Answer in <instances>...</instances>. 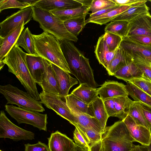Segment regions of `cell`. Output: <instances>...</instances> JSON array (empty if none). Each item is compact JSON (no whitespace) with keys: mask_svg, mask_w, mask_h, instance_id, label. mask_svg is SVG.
I'll return each mask as SVG.
<instances>
[{"mask_svg":"<svg viewBox=\"0 0 151 151\" xmlns=\"http://www.w3.org/2000/svg\"><path fill=\"white\" fill-rule=\"evenodd\" d=\"M27 53L15 44L3 60L9 72L14 74L27 92L35 99L40 100L36 83L32 77L26 60Z\"/></svg>","mask_w":151,"mask_h":151,"instance_id":"1","label":"cell"},{"mask_svg":"<svg viewBox=\"0 0 151 151\" xmlns=\"http://www.w3.org/2000/svg\"><path fill=\"white\" fill-rule=\"evenodd\" d=\"M33 36L36 51L39 56L71 73L58 40L55 37L45 32Z\"/></svg>","mask_w":151,"mask_h":151,"instance_id":"2","label":"cell"},{"mask_svg":"<svg viewBox=\"0 0 151 151\" xmlns=\"http://www.w3.org/2000/svg\"><path fill=\"white\" fill-rule=\"evenodd\" d=\"M101 141L104 151H130L135 146L133 144L135 141L122 120L106 127Z\"/></svg>","mask_w":151,"mask_h":151,"instance_id":"3","label":"cell"},{"mask_svg":"<svg viewBox=\"0 0 151 151\" xmlns=\"http://www.w3.org/2000/svg\"><path fill=\"white\" fill-rule=\"evenodd\" d=\"M32 7V18L39 23L40 27L44 32L52 34L58 40L77 41V37L67 30L64 22L49 12L34 6Z\"/></svg>","mask_w":151,"mask_h":151,"instance_id":"4","label":"cell"},{"mask_svg":"<svg viewBox=\"0 0 151 151\" xmlns=\"http://www.w3.org/2000/svg\"><path fill=\"white\" fill-rule=\"evenodd\" d=\"M0 92L6 100L7 104H15L18 107L39 112L45 111L40 101L35 99L27 92L10 84L1 85Z\"/></svg>","mask_w":151,"mask_h":151,"instance_id":"5","label":"cell"},{"mask_svg":"<svg viewBox=\"0 0 151 151\" xmlns=\"http://www.w3.org/2000/svg\"><path fill=\"white\" fill-rule=\"evenodd\" d=\"M5 110L19 124L25 123L47 131V116L46 114L32 111L13 105H6Z\"/></svg>","mask_w":151,"mask_h":151,"instance_id":"6","label":"cell"},{"mask_svg":"<svg viewBox=\"0 0 151 151\" xmlns=\"http://www.w3.org/2000/svg\"><path fill=\"white\" fill-rule=\"evenodd\" d=\"M33 132L23 129L12 122L3 110L0 114V138H9L16 141L35 139Z\"/></svg>","mask_w":151,"mask_h":151,"instance_id":"7","label":"cell"},{"mask_svg":"<svg viewBox=\"0 0 151 151\" xmlns=\"http://www.w3.org/2000/svg\"><path fill=\"white\" fill-rule=\"evenodd\" d=\"M40 96L41 103L45 106L75 125V119L66 101H63L59 95L47 93L42 91L40 94Z\"/></svg>","mask_w":151,"mask_h":151,"instance_id":"8","label":"cell"},{"mask_svg":"<svg viewBox=\"0 0 151 151\" xmlns=\"http://www.w3.org/2000/svg\"><path fill=\"white\" fill-rule=\"evenodd\" d=\"M32 14V7L29 6L7 17L0 23V37L4 38L10 34L22 22L27 24L31 20Z\"/></svg>","mask_w":151,"mask_h":151,"instance_id":"9","label":"cell"},{"mask_svg":"<svg viewBox=\"0 0 151 151\" xmlns=\"http://www.w3.org/2000/svg\"><path fill=\"white\" fill-rule=\"evenodd\" d=\"M120 46L133 59L142 60L151 64V47L138 44L126 37L122 38Z\"/></svg>","mask_w":151,"mask_h":151,"instance_id":"10","label":"cell"},{"mask_svg":"<svg viewBox=\"0 0 151 151\" xmlns=\"http://www.w3.org/2000/svg\"><path fill=\"white\" fill-rule=\"evenodd\" d=\"M135 35L151 36V15L149 11L139 15L129 22L126 37Z\"/></svg>","mask_w":151,"mask_h":151,"instance_id":"11","label":"cell"},{"mask_svg":"<svg viewBox=\"0 0 151 151\" xmlns=\"http://www.w3.org/2000/svg\"><path fill=\"white\" fill-rule=\"evenodd\" d=\"M122 121L136 142L145 146H149L151 144V134L150 129L137 124L129 115Z\"/></svg>","mask_w":151,"mask_h":151,"instance_id":"12","label":"cell"},{"mask_svg":"<svg viewBox=\"0 0 151 151\" xmlns=\"http://www.w3.org/2000/svg\"><path fill=\"white\" fill-rule=\"evenodd\" d=\"M97 91L102 100L128 95L126 85L113 81H106L97 89Z\"/></svg>","mask_w":151,"mask_h":151,"instance_id":"13","label":"cell"},{"mask_svg":"<svg viewBox=\"0 0 151 151\" xmlns=\"http://www.w3.org/2000/svg\"><path fill=\"white\" fill-rule=\"evenodd\" d=\"M82 6L76 0H38L33 6L50 12L75 9Z\"/></svg>","mask_w":151,"mask_h":151,"instance_id":"14","label":"cell"},{"mask_svg":"<svg viewBox=\"0 0 151 151\" xmlns=\"http://www.w3.org/2000/svg\"><path fill=\"white\" fill-rule=\"evenodd\" d=\"M55 75L59 90V96L64 99L68 95L69 91L74 85L78 83L77 79L71 77L69 73L51 63Z\"/></svg>","mask_w":151,"mask_h":151,"instance_id":"15","label":"cell"},{"mask_svg":"<svg viewBox=\"0 0 151 151\" xmlns=\"http://www.w3.org/2000/svg\"><path fill=\"white\" fill-rule=\"evenodd\" d=\"M44 62L45 69L42 76V82L40 86L44 92L59 95L58 81L51 63L45 59Z\"/></svg>","mask_w":151,"mask_h":151,"instance_id":"16","label":"cell"},{"mask_svg":"<svg viewBox=\"0 0 151 151\" xmlns=\"http://www.w3.org/2000/svg\"><path fill=\"white\" fill-rule=\"evenodd\" d=\"M50 151H71L76 146L73 140L58 131L48 138Z\"/></svg>","mask_w":151,"mask_h":151,"instance_id":"17","label":"cell"},{"mask_svg":"<svg viewBox=\"0 0 151 151\" xmlns=\"http://www.w3.org/2000/svg\"><path fill=\"white\" fill-rule=\"evenodd\" d=\"M26 60L32 77L36 83L40 85L42 82V76L45 69L44 59L37 54L27 53Z\"/></svg>","mask_w":151,"mask_h":151,"instance_id":"18","label":"cell"},{"mask_svg":"<svg viewBox=\"0 0 151 151\" xmlns=\"http://www.w3.org/2000/svg\"><path fill=\"white\" fill-rule=\"evenodd\" d=\"M22 22L10 34L4 38L0 37V61H2L16 44L19 35L24 29Z\"/></svg>","mask_w":151,"mask_h":151,"instance_id":"19","label":"cell"},{"mask_svg":"<svg viewBox=\"0 0 151 151\" xmlns=\"http://www.w3.org/2000/svg\"><path fill=\"white\" fill-rule=\"evenodd\" d=\"M115 51L111 52L109 51L104 39L103 35L99 37L95 46L94 52L99 63L106 70L112 60Z\"/></svg>","mask_w":151,"mask_h":151,"instance_id":"20","label":"cell"},{"mask_svg":"<svg viewBox=\"0 0 151 151\" xmlns=\"http://www.w3.org/2000/svg\"><path fill=\"white\" fill-rule=\"evenodd\" d=\"M133 60L132 58L120 46L116 50L114 58L106 69L109 76L114 73Z\"/></svg>","mask_w":151,"mask_h":151,"instance_id":"21","label":"cell"},{"mask_svg":"<svg viewBox=\"0 0 151 151\" xmlns=\"http://www.w3.org/2000/svg\"><path fill=\"white\" fill-rule=\"evenodd\" d=\"M69 109L75 119V123L103 134L104 131L102 128L95 117L78 111Z\"/></svg>","mask_w":151,"mask_h":151,"instance_id":"22","label":"cell"},{"mask_svg":"<svg viewBox=\"0 0 151 151\" xmlns=\"http://www.w3.org/2000/svg\"><path fill=\"white\" fill-rule=\"evenodd\" d=\"M70 94L89 105H91L99 96L97 89L89 86L86 83L80 84Z\"/></svg>","mask_w":151,"mask_h":151,"instance_id":"23","label":"cell"},{"mask_svg":"<svg viewBox=\"0 0 151 151\" xmlns=\"http://www.w3.org/2000/svg\"><path fill=\"white\" fill-rule=\"evenodd\" d=\"M114 76L126 82L143 78V74L133 60L117 71Z\"/></svg>","mask_w":151,"mask_h":151,"instance_id":"24","label":"cell"},{"mask_svg":"<svg viewBox=\"0 0 151 151\" xmlns=\"http://www.w3.org/2000/svg\"><path fill=\"white\" fill-rule=\"evenodd\" d=\"M65 99L69 109L95 117L91 105H88L70 94L66 96Z\"/></svg>","mask_w":151,"mask_h":151,"instance_id":"25","label":"cell"},{"mask_svg":"<svg viewBox=\"0 0 151 151\" xmlns=\"http://www.w3.org/2000/svg\"><path fill=\"white\" fill-rule=\"evenodd\" d=\"M15 44L23 48L28 54H37L35 49L33 34L28 27L23 30Z\"/></svg>","mask_w":151,"mask_h":151,"instance_id":"26","label":"cell"},{"mask_svg":"<svg viewBox=\"0 0 151 151\" xmlns=\"http://www.w3.org/2000/svg\"><path fill=\"white\" fill-rule=\"evenodd\" d=\"M50 12L64 22L71 19L86 16L88 11V9L82 6L75 9L55 10Z\"/></svg>","mask_w":151,"mask_h":151,"instance_id":"27","label":"cell"},{"mask_svg":"<svg viewBox=\"0 0 151 151\" xmlns=\"http://www.w3.org/2000/svg\"><path fill=\"white\" fill-rule=\"evenodd\" d=\"M128 96L124 95L114 98L116 117L121 120L124 119L128 115L129 107L133 101L129 98Z\"/></svg>","mask_w":151,"mask_h":151,"instance_id":"28","label":"cell"},{"mask_svg":"<svg viewBox=\"0 0 151 151\" xmlns=\"http://www.w3.org/2000/svg\"><path fill=\"white\" fill-rule=\"evenodd\" d=\"M126 87L130 96L134 101H139L151 107V96L130 82H127Z\"/></svg>","mask_w":151,"mask_h":151,"instance_id":"29","label":"cell"},{"mask_svg":"<svg viewBox=\"0 0 151 151\" xmlns=\"http://www.w3.org/2000/svg\"><path fill=\"white\" fill-rule=\"evenodd\" d=\"M94 117L99 121L104 131L109 117L103 100L99 96L91 104Z\"/></svg>","mask_w":151,"mask_h":151,"instance_id":"30","label":"cell"},{"mask_svg":"<svg viewBox=\"0 0 151 151\" xmlns=\"http://www.w3.org/2000/svg\"><path fill=\"white\" fill-rule=\"evenodd\" d=\"M131 6H119L116 9L98 17L86 20V24L89 23H93L100 25L106 24L111 21L117 16L120 14L128 9Z\"/></svg>","mask_w":151,"mask_h":151,"instance_id":"31","label":"cell"},{"mask_svg":"<svg viewBox=\"0 0 151 151\" xmlns=\"http://www.w3.org/2000/svg\"><path fill=\"white\" fill-rule=\"evenodd\" d=\"M149 10V8L146 3L137 6H131L117 16L112 21L125 20L129 22L139 15L148 12Z\"/></svg>","mask_w":151,"mask_h":151,"instance_id":"32","label":"cell"},{"mask_svg":"<svg viewBox=\"0 0 151 151\" xmlns=\"http://www.w3.org/2000/svg\"><path fill=\"white\" fill-rule=\"evenodd\" d=\"M128 115L132 117L137 124L144 126L149 129L151 127L145 117L139 101H132Z\"/></svg>","mask_w":151,"mask_h":151,"instance_id":"33","label":"cell"},{"mask_svg":"<svg viewBox=\"0 0 151 151\" xmlns=\"http://www.w3.org/2000/svg\"><path fill=\"white\" fill-rule=\"evenodd\" d=\"M129 23V22L125 20L111 21L105 27V32L117 35L123 38L127 36Z\"/></svg>","mask_w":151,"mask_h":151,"instance_id":"34","label":"cell"},{"mask_svg":"<svg viewBox=\"0 0 151 151\" xmlns=\"http://www.w3.org/2000/svg\"><path fill=\"white\" fill-rule=\"evenodd\" d=\"M74 126L78 129L90 148L101 140L102 134L77 124L75 123Z\"/></svg>","mask_w":151,"mask_h":151,"instance_id":"35","label":"cell"},{"mask_svg":"<svg viewBox=\"0 0 151 151\" xmlns=\"http://www.w3.org/2000/svg\"><path fill=\"white\" fill-rule=\"evenodd\" d=\"M83 16L68 20L64 22L67 30L77 37L86 24L85 17Z\"/></svg>","mask_w":151,"mask_h":151,"instance_id":"36","label":"cell"},{"mask_svg":"<svg viewBox=\"0 0 151 151\" xmlns=\"http://www.w3.org/2000/svg\"><path fill=\"white\" fill-rule=\"evenodd\" d=\"M104 39L110 52H115L119 46L122 40L120 36L109 32H105Z\"/></svg>","mask_w":151,"mask_h":151,"instance_id":"37","label":"cell"},{"mask_svg":"<svg viewBox=\"0 0 151 151\" xmlns=\"http://www.w3.org/2000/svg\"><path fill=\"white\" fill-rule=\"evenodd\" d=\"M116 4L111 0H93L88 9V12L93 14L99 11L116 6Z\"/></svg>","mask_w":151,"mask_h":151,"instance_id":"38","label":"cell"},{"mask_svg":"<svg viewBox=\"0 0 151 151\" xmlns=\"http://www.w3.org/2000/svg\"><path fill=\"white\" fill-rule=\"evenodd\" d=\"M31 6L29 4L20 0H0V12L4 10L9 8H18L22 9Z\"/></svg>","mask_w":151,"mask_h":151,"instance_id":"39","label":"cell"},{"mask_svg":"<svg viewBox=\"0 0 151 151\" xmlns=\"http://www.w3.org/2000/svg\"><path fill=\"white\" fill-rule=\"evenodd\" d=\"M133 60L136 65L143 73V78L151 81V64L142 60Z\"/></svg>","mask_w":151,"mask_h":151,"instance_id":"40","label":"cell"},{"mask_svg":"<svg viewBox=\"0 0 151 151\" xmlns=\"http://www.w3.org/2000/svg\"><path fill=\"white\" fill-rule=\"evenodd\" d=\"M130 82L141 90L151 96V81L140 78L131 80Z\"/></svg>","mask_w":151,"mask_h":151,"instance_id":"41","label":"cell"},{"mask_svg":"<svg viewBox=\"0 0 151 151\" xmlns=\"http://www.w3.org/2000/svg\"><path fill=\"white\" fill-rule=\"evenodd\" d=\"M73 138L77 146L87 151H90L89 146L76 127L73 132Z\"/></svg>","mask_w":151,"mask_h":151,"instance_id":"42","label":"cell"},{"mask_svg":"<svg viewBox=\"0 0 151 151\" xmlns=\"http://www.w3.org/2000/svg\"><path fill=\"white\" fill-rule=\"evenodd\" d=\"M126 37L130 40L138 44L145 46L151 47V36L135 35Z\"/></svg>","mask_w":151,"mask_h":151,"instance_id":"43","label":"cell"},{"mask_svg":"<svg viewBox=\"0 0 151 151\" xmlns=\"http://www.w3.org/2000/svg\"><path fill=\"white\" fill-rule=\"evenodd\" d=\"M24 151H50L48 146L41 142L35 144L24 145Z\"/></svg>","mask_w":151,"mask_h":151,"instance_id":"44","label":"cell"},{"mask_svg":"<svg viewBox=\"0 0 151 151\" xmlns=\"http://www.w3.org/2000/svg\"><path fill=\"white\" fill-rule=\"evenodd\" d=\"M103 100L109 117H116V113L114 104V98L107 99Z\"/></svg>","mask_w":151,"mask_h":151,"instance_id":"45","label":"cell"},{"mask_svg":"<svg viewBox=\"0 0 151 151\" xmlns=\"http://www.w3.org/2000/svg\"><path fill=\"white\" fill-rule=\"evenodd\" d=\"M139 102L145 117L148 123L151 125V107Z\"/></svg>","mask_w":151,"mask_h":151,"instance_id":"46","label":"cell"},{"mask_svg":"<svg viewBox=\"0 0 151 151\" xmlns=\"http://www.w3.org/2000/svg\"><path fill=\"white\" fill-rule=\"evenodd\" d=\"M119 6V5H116L115 6L106 9L99 11L93 14H91L89 17L88 19H91L103 15L112 10L116 9Z\"/></svg>","mask_w":151,"mask_h":151,"instance_id":"47","label":"cell"},{"mask_svg":"<svg viewBox=\"0 0 151 151\" xmlns=\"http://www.w3.org/2000/svg\"><path fill=\"white\" fill-rule=\"evenodd\" d=\"M114 2L116 5H128L133 6L134 4L140 0H111Z\"/></svg>","mask_w":151,"mask_h":151,"instance_id":"48","label":"cell"},{"mask_svg":"<svg viewBox=\"0 0 151 151\" xmlns=\"http://www.w3.org/2000/svg\"><path fill=\"white\" fill-rule=\"evenodd\" d=\"M90 151H104L101 140L92 146Z\"/></svg>","mask_w":151,"mask_h":151,"instance_id":"49","label":"cell"},{"mask_svg":"<svg viewBox=\"0 0 151 151\" xmlns=\"http://www.w3.org/2000/svg\"><path fill=\"white\" fill-rule=\"evenodd\" d=\"M130 151H149L148 146L135 145Z\"/></svg>","mask_w":151,"mask_h":151,"instance_id":"50","label":"cell"},{"mask_svg":"<svg viewBox=\"0 0 151 151\" xmlns=\"http://www.w3.org/2000/svg\"><path fill=\"white\" fill-rule=\"evenodd\" d=\"M77 1L80 3L83 6L89 9L93 0H76Z\"/></svg>","mask_w":151,"mask_h":151,"instance_id":"51","label":"cell"},{"mask_svg":"<svg viewBox=\"0 0 151 151\" xmlns=\"http://www.w3.org/2000/svg\"><path fill=\"white\" fill-rule=\"evenodd\" d=\"M21 1L29 4L31 6H33L38 0H22Z\"/></svg>","mask_w":151,"mask_h":151,"instance_id":"52","label":"cell"},{"mask_svg":"<svg viewBox=\"0 0 151 151\" xmlns=\"http://www.w3.org/2000/svg\"><path fill=\"white\" fill-rule=\"evenodd\" d=\"M71 151H87L83 150L76 145Z\"/></svg>","mask_w":151,"mask_h":151,"instance_id":"53","label":"cell"},{"mask_svg":"<svg viewBox=\"0 0 151 151\" xmlns=\"http://www.w3.org/2000/svg\"><path fill=\"white\" fill-rule=\"evenodd\" d=\"M0 61V70H1L3 68L5 64L3 61Z\"/></svg>","mask_w":151,"mask_h":151,"instance_id":"54","label":"cell"},{"mask_svg":"<svg viewBox=\"0 0 151 151\" xmlns=\"http://www.w3.org/2000/svg\"><path fill=\"white\" fill-rule=\"evenodd\" d=\"M149 151H151V144L148 146Z\"/></svg>","mask_w":151,"mask_h":151,"instance_id":"55","label":"cell"},{"mask_svg":"<svg viewBox=\"0 0 151 151\" xmlns=\"http://www.w3.org/2000/svg\"><path fill=\"white\" fill-rule=\"evenodd\" d=\"M150 132L151 134V127H150Z\"/></svg>","mask_w":151,"mask_h":151,"instance_id":"56","label":"cell"},{"mask_svg":"<svg viewBox=\"0 0 151 151\" xmlns=\"http://www.w3.org/2000/svg\"><path fill=\"white\" fill-rule=\"evenodd\" d=\"M0 151H1V150H0Z\"/></svg>","mask_w":151,"mask_h":151,"instance_id":"57","label":"cell"}]
</instances>
